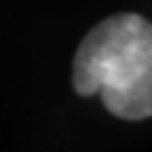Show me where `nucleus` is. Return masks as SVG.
Segmentation results:
<instances>
[{"mask_svg": "<svg viewBox=\"0 0 152 152\" xmlns=\"http://www.w3.org/2000/svg\"><path fill=\"white\" fill-rule=\"evenodd\" d=\"M78 95H102L118 118L152 116V23L135 13L104 19L85 38L74 57Z\"/></svg>", "mask_w": 152, "mask_h": 152, "instance_id": "obj_1", "label": "nucleus"}]
</instances>
